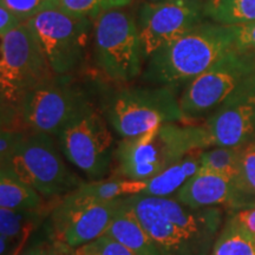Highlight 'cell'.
<instances>
[{
  "mask_svg": "<svg viewBox=\"0 0 255 255\" xmlns=\"http://www.w3.org/2000/svg\"><path fill=\"white\" fill-rule=\"evenodd\" d=\"M146 1H158V0H146Z\"/></svg>",
  "mask_w": 255,
  "mask_h": 255,
  "instance_id": "33",
  "label": "cell"
},
{
  "mask_svg": "<svg viewBox=\"0 0 255 255\" xmlns=\"http://www.w3.org/2000/svg\"><path fill=\"white\" fill-rule=\"evenodd\" d=\"M196 150L245 146L255 139V78L231 96L205 123L190 124Z\"/></svg>",
  "mask_w": 255,
  "mask_h": 255,
  "instance_id": "13",
  "label": "cell"
},
{
  "mask_svg": "<svg viewBox=\"0 0 255 255\" xmlns=\"http://www.w3.org/2000/svg\"><path fill=\"white\" fill-rule=\"evenodd\" d=\"M104 235L114 239L135 255H162L141 222L127 206L126 199L122 209Z\"/></svg>",
  "mask_w": 255,
  "mask_h": 255,
  "instance_id": "17",
  "label": "cell"
},
{
  "mask_svg": "<svg viewBox=\"0 0 255 255\" xmlns=\"http://www.w3.org/2000/svg\"><path fill=\"white\" fill-rule=\"evenodd\" d=\"M205 15L227 26L251 23L255 20V0H207Z\"/></svg>",
  "mask_w": 255,
  "mask_h": 255,
  "instance_id": "22",
  "label": "cell"
},
{
  "mask_svg": "<svg viewBox=\"0 0 255 255\" xmlns=\"http://www.w3.org/2000/svg\"><path fill=\"white\" fill-rule=\"evenodd\" d=\"M52 135L20 130L9 154L0 158L21 181L38 191L45 200L62 199L83 183L69 169Z\"/></svg>",
  "mask_w": 255,
  "mask_h": 255,
  "instance_id": "3",
  "label": "cell"
},
{
  "mask_svg": "<svg viewBox=\"0 0 255 255\" xmlns=\"http://www.w3.org/2000/svg\"><path fill=\"white\" fill-rule=\"evenodd\" d=\"M77 255H135L129 250L107 235L76 248Z\"/></svg>",
  "mask_w": 255,
  "mask_h": 255,
  "instance_id": "26",
  "label": "cell"
},
{
  "mask_svg": "<svg viewBox=\"0 0 255 255\" xmlns=\"http://www.w3.org/2000/svg\"><path fill=\"white\" fill-rule=\"evenodd\" d=\"M46 255H77V253H76L75 248H71L62 244V242L51 240L50 239Z\"/></svg>",
  "mask_w": 255,
  "mask_h": 255,
  "instance_id": "32",
  "label": "cell"
},
{
  "mask_svg": "<svg viewBox=\"0 0 255 255\" xmlns=\"http://www.w3.org/2000/svg\"><path fill=\"white\" fill-rule=\"evenodd\" d=\"M94 57L96 65L113 82L127 83L141 75L144 58L131 14L115 8L95 19Z\"/></svg>",
  "mask_w": 255,
  "mask_h": 255,
  "instance_id": "8",
  "label": "cell"
},
{
  "mask_svg": "<svg viewBox=\"0 0 255 255\" xmlns=\"http://www.w3.org/2000/svg\"><path fill=\"white\" fill-rule=\"evenodd\" d=\"M64 157L83 171L90 181L109 174L115 158L114 137L103 113L91 103L58 133Z\"/></svg>",
  "mask_w": 255,
  "mask_h": 255,
  "instance_id": "10",
  "label": "cell"
},
{
  "mask_svg": "<svg viewBox=\"0 0 255 255\" xmlns=\"http://www.w3.org/2000/svg\"><path fill=\"white\" fill-rule=\"evenodd\" d=\"M210 255H255V239L229 216Z\"/></svg>",
  "mask_w": 255,
  "mask_h": 255,
  "instance_id": "23",
  "label": "cell"
},
{
  "mask_svg": "<svg viewBox=\"0 0 255 255\" xmlns=\"http://www.w3.org/2000/svg\"><path fill=\"white\" fill-rule=\"evenodd\" d=\"M24 23H26V20L5 7L4 5H0V36L4 37L8 32L15 30Z\"/></svg>",
  "mask_w": 255,
  "mask_h": 255,
  "instance_id": "29",
  "label": "cell"
},
{
  "mask_svg": "<svg viewBox=\"0 0 255 255\" xmlns=\"http://www.w3.org/2000/svg\"><path fill=\"white\" fill-rule=\"evenodd\" d=\"M231 216L240 227L250 233L252 237L255 239V206L237 210Z\"/></svg>",
  "mask_w": 255,
  "mask_h": 255,
  "instance_id": "30",
  "label": "cell"
},
{
  "mask_svg": "<svg viewBox=\"0 0 255 255\" xmlns=\"http://www.w3.org/2000/svg\"><path fill=\"white\" fill-rule=\"evenodd\" d=\"M193 151L190 126L161 124L139 136L122 138L115 150L116 176L146 181Z\"/></svg>",
  "mask_w": 255,
  "mask_h": 255,
  "instance_id": "5",
  "label": "cell"
},
{
  "mask_svg": "<svg viewBox=\"0 0 255 255\" xmlns=\"http://www.w3.org/2000/svg\"><path fill=\"white\" fill-rule=\"evenodd\" d=\"M244 146H214L200 151L201 170L227 176H237Z\"/></svg>",
  "mask_w": 255,
  "mask_h": 255,
  "instance_id": "24",
  "label": "cell"
},
{
  "mask_svg": "<svg viewBox=\"0 0 255 255\" xmlns=\"http://www.w3.org/2000/svg\"><path fill=\"white\" fill-rule=\"evenodd\" d=\"M205 2L201 0H158L139 6L137 27L144 60L168 43L202 23Z\"/></svg>",
  "mask_w": 255,
  "mask_h": 255,
  "instance_id": "14",
  "label": "cell"
},
{
  "mask_svg": "<svg viewBox=\"0 0 255 255\" xmlns=\"http://www.w3.org/2000/svg\"><path fill=\"white\" fill-rule=\"evenodd\" d=\"M51 1L52 0H0V5H4L27 21L39 12L50 8Z\"/></svg>",
  "mask_w": 255,
  "mask_h": 255,
  "instance_id": "27",
  "label": "cell"
},
{
  "mask_svg": "<svg viewBox=\"0 0 255 255\" xmlns=\"http://www.w3.org/2000/svg\"><path fill=\"white\" fill-rule=\"evenodd\" d=\"M50 238L47 239H36L32 244L28 245L18 255H46L49 248Z\"/></svg>",
  "mask_w": 255,
  "mask_h": 255,
  "instance_id": "31",
  "label": "cell"
},
{
  "mask_svg": "<svg viewBox=\"0 0 255 255\" xmlns=\"http://www.w3.org/2000/svg\"><path fill=\"white\" fill-rule=\"evenodd\" d=\"M52 207L39 210H13L0 208V234H1V255H6L15 240L23 239L28 231L39 226L50 215Z\"/></svg>",
  "mask_w": 255,
  "mask_h": 255,
  "instance_id": "19",
  "label": "cell"
},
{
  "mask_svg": "<svg viewBox=\"0 0 255 255\" xmlns=\"http://www.w3.org/2000/svg\"><path fill=\"white\" fill-rule=\"evenodd\" d=\"M56 76L27 23L1 37V128L8 126L15 108L28 91Z\"/></svg>",
  "mask_w": 255,
  "mask_h": 255,
  "instance_id": "4",
  "label": "cell"
},
{
  "mask_svg": "<svg viewBox=\"0 0 255 255\" xmlns=\"http://www.w3.org/2000/svg\"><path fill=\"white\" fill-rule=\"evenodd\" d=\"M132 0H52L50 8H58L66 13L96 19L104 12L122 8L131 4Z\"/></svg>",
  "mask_w": 255,
  "mask_h": 255,
  "instance_id": "25",
  "label": "cell"
},
{
  "mask_svg": "<svg viewBox=\"0 0 255 255\" xmlns=\"http://www.w3.org/2000/svg\"><path fill=\"white\" fill-rule=\"evenodd\" d=\"M52 206H47L38 191L15 176L8 168L0 167V208L39 210Z\"/></svg>",
  "mask_w": 255,
  "mask_h": 255,
  "instance_id": "18",
  "label": "cell"
},
{
  "mask_svg": "<svg viewBox=\"0 0 255 255\" xmlns=\"http://www.w3.org/2000/svg\"><path fill=\"white\" fill-rule=\"evenodd\" d=\"M255 78V53L232 47L199 77L187 84L180 100L187 121L216 110Z\"/></svg>",
  "mask_w": 255,
  "mask_h": 255,
  "instance_id": "9",
  "label": "cell"
},
{
  "mask_svg": "<svg viewBox=\"0 0 255 255\" xmlns=\"http://www.w3.org/2000/svg\"><path fill=\"white\" fill-rule=\"evenodd\" d=\"M234 26L202 21L154 53L144 79L168 88L189 83L234 47Z\"/></svg>",
  "mask_w": 255,
  "mask_h": 255,
  "instance_id": "2",
  "label": "cell"
},
{
  "mask_svg": "<svg viewBox=\"0 0 255 255\" xmlns=\"http://www.w3.org/2000/svg\"><path fill=\"white\" fill-rule=\"evenodd\" d=\"M102 113L122 138L142 135L165 123L187 121L173 89L123 88L104 98Z\"/></svg>",
  "mask_w": 255,
  "mask_h": 255,
  "instance_id": "6",
  "label": "cell"
},
{
  "mask_svg": "<svg viewBox=\"0 0 255 255\" xmlns=\"http://www.w3.org/2000/svg\"><path fill=\"white\" fill-rule=\"evenodd\" d=\"M90 102L81 89L65 76L32 89L19 102L11 122L1 129L26 130L52 136L78 116Z\"/></svg>",
  "mask_w": 255,
  "mask_h": 255,
  "instance_id": "7",
  "label": "cell"
},
{
  "mask_svg": "<svg viewBox=\"0 0 255 255\" xmlns=\"http://www.w3.org/2000/svg\"><path fill=\"white\" fill-rule=\"evenodd\" d=\"M234 46L237 49L251 51L255 53V20L234 26Z\"/></svg>",
  "mask_w": 255,
  "mask_h": 255,
  "instance_id": "28",
  "label": "cell"
},
{
  "mask_svg": "<svg viewBox=\"0 0 255 255\" xmlns=\"http://www.w3.org/2000/svg\"><path fill=\"white\" fill-rule=\"evenodd\" d=\"M162 255H210L222 229L221 208H193L175 197H126Z\"/></svg>",
  "mask_w": 255,
  "mask_h": 255,
  "instance_id": "1",
  "label": "cell"
},
{
  "mask_svg": "<svg viewBox=\"0 0 255 255\" xmlns=\"http://www.w3.org/2000/svg\"><path fill=\"white\" fill-rule=\"evenodd\" d=\"M173 197L193 208H229L233 199V180L200 169L199 173L194 175Z\"/></svg>",
  "mask_w": 255,
  "mask_h": 255,
  "instance_id": "15",
  "label": "cell"
},
{
  "mask_svg": "<svg viewBox=\"0 0 255 255\" xmlns=\"http://www.w3.org/2000/svg\"><path fill=\"white\" fill-rule=\"evenodd\" d=\"M255 206V141L244 146L237 176L233 180V212Z\"/></svg>",
  "mask_w": 255,
  "mask_h": 255,
  "instance_id": "20",
  "label": "cell"
},
{
  "mask_svg": "<svg viewBox=\"0 0 255 255\" xmlns=\"http://www.w3.org/2000/svg\"><path fill=\"white\" fill-rule=\"evenodd\" d=\"M126 197L96 202L72 190L53 206L47 220V235L75 250L87 245L105 234Z\"/></svg>",
  "mask_w": 255,
  "mask_h": 255,
  "instance_id": "11",
  "label": "cell"
},
{
  "mask_svg": "<svg viewBox=\"0 0 255 255\" xmlns=\"http://www.w3.org/2000/svg\"><path fill=\"white\" fill-rule=\"evenodd\" d=\"M200 151L189 152L174 164L169 165L163 171L154 177L144 181L145 187L141 193L145 196L173 197L178 190L190 180L194 175L199 173Z\"/></svg>",
  "mask_w": 255,
  "mask_h": 255,
  "instance_id": "16",
  "label": "cell"
},
{
  "mask_svg": "<svg viewBox=\"0 0 255 255\" xmlns=\"http://www.w3.org/2000/svg\"><path fill=\"white\" fill-rule=\"evenodd\" d=\"M57 76L75 71L84 59L91 19L47 8L26 21Z\"/></svg>",
  "mask_w": 255,
  "mask_h": 255,
  "instance_id": "12",
  "label": "cell"
},
{
  "mask_svg": "<svg viewBox=\"0 0 255 255\" xmlns=\"http://www.w3.org/2000/svg\"><path fill=\"white\" fill-rule=\"evenodd\" d=\"M254 141H255V139H254Z\"/></svg>",
  "mask_w": 255,
  "mask_h": 255,
  "instance_id": "34",
  "label": "cell"
},
{
  "mask_svg": "<svg viewBox=\"0 0 255 255\" xmlns=\"http://www.w3.org/2000/svg\"><path fill=\"white\" fill-rule=\"evenodd\" d=\"M144 187V181H131L115 175L109 180L83 182L78 188H76V190L81 195L96 202H109L121 197L141 193Z\"/></svg>",
  "mask_w": 255,
  "mask_h": 255,
  "instance_id": "21",
  "label": "cell"
}]
</instances>
